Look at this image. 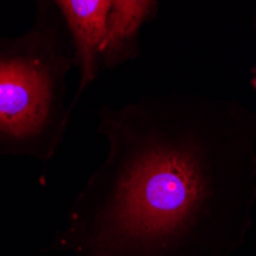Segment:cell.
<instances>
[{"label":"cell","mask_w":256,"mask_h":256,"mask_svg":"<svg viewBox=\"0 0 256 256\" xmlns=\"http://www.w3.org/2000/svg\"><path fill=\"white\" fill-rule=\"evenodd\" d=\"M194 103L162 94L102 109L108 156L57 247L74 256H202L212 186Z\"/></svg>","instance_id":"6da1fadb"},{"label":"cell","mask_w":256,"mask_h":256,"mask_svg":"<svg viewBox=\"0 0 256 256\" xmlns=\"http://www.w3.org/2000/svg\"><path fill=\"white\" fill-rule=\"evenodd\" d=\"M48 32L0 42V152L50 156L58 142L60 80L68 69Z\"/></svg>","instance_id":"7a4b0ae2"},{"label":"cell","mask_w":256,"mask_h":256,"mask_svg":"<svg viewBox=\"0 0 256 256\" xmlns=\"http://www.w3.org/2000/svg\"><path fill=\"white\" fill-rule=\"evenodd\" d=\"M58 10L69 26L76 42L80 62V86L77 97L97 76V58L108 31V16L112 8L110 0H62Z\"/></svg>","instance_id":"3957f363"},{"label":"cell","mask_w":256,"mask_h":256,"mask_svg":"<svg viewBox=\"0 0 256 256\" xmlns=\"http://www.w3.org/2000/svg\"><path fill=\"white\" fill-rule=\"evenodd\" d=\"M154 5V2H142V0L112 2V8L108 16L106 38L102 46V54L108 66H114L122 60L126 46L132 42L135 32Z\"/></svg>","instance_id":"277c9868"},{"label":"cell","mask_w":256,"mask_h":256,"mask_svg":"<svg viewBox=\"0 0 256 256\" xmlns=\"http://www.w3.org/2000/svg\"><path fill=\"white\" fill-rule=\"evenodd\" d=\"M254 83H256V82H254Z\"/></svg>","instance_id":"5b68a950"}]
</instances>
